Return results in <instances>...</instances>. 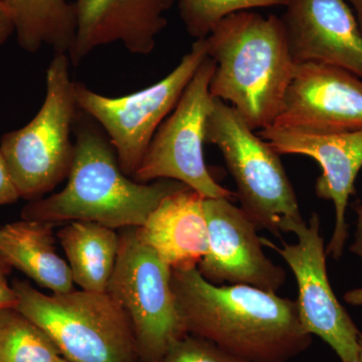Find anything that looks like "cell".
<instances>
[{
	"mask_svg": "<svg viewBox=\"0 0 362 362\" xmlns=\"http://www.w3.org/2000/svg\"><path fill=\"white\" fill-rule=\"evenodd\" d=\"M75 154L63 190L28 202L21 218L56 225L92 221L114 228H139L162 199L187 185L171 180L140 183L123 173L108 136L86 112L78 108Z\"/></svg>",
	"mask_w": 362,
	"mask_h": 362,
	"instance_id": "2",
	"label": "cell"
},
{
	"mask_svg": "<svg viewBox=\"0 0 362 362\" xmlns=\"http://www.w3.org/2000/svg\"><path fill=\"white\" fill-rule=\"evenodd\" d=\"M320 225L318 214L313 213L308 223L300 221L290 228L296 244L278 247L262 242L282 257L296 279L298 314L306 332L327 343L340 361L358 362L361 332L331 287Z\"/></svg>",
	"mask_w": 362,
	"mask_h": 362,
	"instance_id": "10",
	"label": "cell"
},
{
	"mask_svg": "<svg viewBox=\"0 0 362 362\" xmlns=\"http://www.w3.org/2000/svg\"><path fill=\"white\" fill-rule=\"evenodd\" d=\"M206 142L220 149L237 185L240 209L258 230L279 237L289 233L293 223L303 221L280 154L255 134L235 109L218 98L207 118Z\"/></svg>",
	"mask_w": 362,
	"mask_h": 362,
	"instance_id": "5",
	"label": "cell"
},
{
	"mask_svg": "<svg viewBox=\"0 0 362 362\" xmlns=\"http://www.w3.org/2000/svg\"><path fill=\"white\" fill-rule=\"evenodd\" d=\"M209 250L197 266L202 277L216 285H249L277 293L286 272L263 251L258 228L232 199H204Z\"/></svg>",
	"mask_w": 362,
	"mask_h": 362,
	"instance_id": "11",
	"label": "cell"
},
{
	"mask_svg": "<svg viewBox=\"0 0 362 362\" xmlns=\"http://www.w3.org/2000/svg\"><path fill=\"white\" fill-rule=\"evenodd\" d=\"M259 137L280 156L296 154L318 162L322 173L317 178L315 194L332 202L335 225L326 254L339 259L349 240L346 209L356 194V180L362 168V130L342 133H311L270 126L259 130Z\"/></svg>",
	"mask_w": 362,
	"mask_h": 362,
	"instance_id": "12",
	"label": "cell"
},
{
	"mask_svg": "<svg viewBox=\"0 0 362 362\" xmlns=\"http://www.w3.org/2000/svg\"><path fill=\"white\" fill-rule=\"evenodd\" d=\"M280 16L295 65L337 66L362 78V32L345 0H287Z\"/></svg>",
	"mask_w": 362,
	"mask_h": 362,
	"instance_id": "14",
	"label": "cell"
},
{
	"mask_svg": "<svg viewBox=\"0 0 362 362\" xmlns=\"http://www.w3.org/2000/svg\"><path fill=\"white\" fill-rule=\"evenodd\" d=\"M13 21L18 45L35 52L49 45L54 54H68L76 28L75 4L66 0H4Z\"/></svg>",
	"mask_w": 362,
	"mask_h": 362,
	"instance_id": "19",
	"label": "cell"
},
{
	"mask_svg": "<svg viewBox=\"0 0 362 362\" xmlns=\"http://www.w3.org/2000/svg\"><path fill=\"white\" fill-rule=\"evenodd\" d=\"M206 40H195L175 70L156 84L122 97H107L74 82L76 103L108 136L119 165L132 178L152 138L180 101L183 90L206 59Z\"/></svg>",
	"mask_w": 362,
	"mask_h": 362,
	"instance_id": "8",
	"label": "cell"
},
{
	"mask_svg": "<svg viewBox=\"0 0 362 362\" xmlns=\"http://www.w3.org/2000/svg\"><path fill=\"white\" fill-rule=\"evenodd\" d=\"M204 40L207 57L216 63L211 94L235 109L252 130L273 125L296 66L280 16L240 11Z\"/></svg>",
	"mask_w": 362,
	"mask_h": 362,
	"instance_id": "3",
	"label": "cell"
},
{
	"mask_svg": "<svg viewBox=\"0 0 362 362\" xmlns=\"http://www.w3.org/2000/svg\"><path fill=\"white\" fill-rule=\"evenodd\" d=\"M178 0H77V28L68 52L78 66L93 49L121 42L133 54H148L168 25L164 13Z\"/></svg>",
	"mask_w": 362,
	"mask_h": 362,
	"instance_id": "15",
	"label": "cell"
},
{
	"mask_svg": "<svg viewBox=\"0 0 362 362\" xmlns=\"http://www.w3.org/2000/svg\"><path fill=\"white\" fill-rule=\"evenodd\" d=\"M74 283L85 291L106 293L115 269L120 233L92 221H70L58 232Z\"/></svg>",
	"mask_w": 362,
	"mask_h": 362,
	"instance_id": "18",
	"label": "cell"
},
{
	"mask_svg": "<svg viewBox=\"0 0 362 362\" xmlns=\"http://www.w3.org/2000/svg\"><path fill=\"white\" fill-rule=\"evenodd\" d=\"M16 308L49 335L71 362H140L125 312L108 293L73 290L45 294L14 280Z\"/></svg>",
	"mask_w": 362,
	"mask_h": 362,
	"instance_id": "4",
	"label": "cell"
},
{
	"mask_svg": "<svg viewBox=\"0 0 362 362\" xmlns=\"http://www.w3.org/2000/svg\"><path fill=\"white\" fill-rule=\"evenodd\" d=\"M343 300L351 306H362V288L349 290L345 293Z\"/></svg>",
	"mask_w": 362,
	"mask_h": 362,
	"instance_id": "27",
	"label": "cell"
},
{
	"mask_svg": "<svg viewBox=\"0 0 362 362\" xmlns=\"http://www.w3.org/2000/svg\"><path fill=\"white\" fill-rule=\"evenodd\" d=\"M56 344L16 307L0 309V362H58Z\"/></svg>",
	"mask_w": 362,
	"mask_h": 362,
	"instance_id": "20",
	"label": "cell"
},
{
	"mask_svg": "<svg viewBox=\"0 0 362 362\" xmlns=\"http://www.w3.org/2000/svg\"><path fill=\"white\" fill-rule=\"evenodd\" d=\"M11 268L0 257V309L11 308L18 304V298L13 288V283H9Z\"/></svg>",
	"mask_w": 362,
	"mask_h": 362,
	"instance_id": "24",
	"label": "cell"
},
{
	"mask_svg": "<svg viewBox=\"0 0 362 362\" xmlns=\"http://www.w3.org/2000/svg\"><path fill=\"white\" fill-rule=\"evenodd\" d=\"M351 7L362 32V0H345Z\"/></svg>",
	"mask_w": 362,
	"mask_h": 362,
	"instance_id": "28",
	"label": "cell"
},
{
	"mask_svg": "<svg viewBox=\"0 0 362 362\" xmlns=\"http://www.w3.org/2000/svg\"><path fill=\"white\" fill-rule=\"evenodd\" d=\"M14 33L13 18L4 0H0V45L4 44Z\"/></svg>",
	"mask_w": 362,
	"mask_h": 362,
	"instance_id": "25",
	"label": "cell"
},
{
	"mask_svg": "<svg viewBox=\"0 0 362 362\" xmlns=\"http://www.w3.org/2000/svg\"><path fill=\"white\" fill-rule=\"evenodd\" d=\"M176 307L187 334L250 362H288L312 344L296 301L249 285H216L197 268L171 270Z\"/></svg>",
	"mask_w": 362,
	"mask_h": 362,
	"instance_id": "1",
	"label": "cell"
},
{
	"mask_svg": "<svg viewBox=\"0 0 362 362\" xmlns=\"http://www.w3.org/2000/svg\"><path fill=\"white\" fill-rule=\"evenodd\" d=\"M68 54H54L47 71L42 108L25 127L2 136L0 151L21 197L42 199L70 173L75 154L71 142L78 107Z\"/></svg>",
	"mask_w": 362,
	"mask_h": 362,
	"instance_id": "6",
	"label": "cell"
},
{
	"mask_svg": "<svg viewBox=\"0 0 362 362\" xmlns=\"http://www.w3.org/2000/svg\"><path fill=\"white\" fill-rule=\"evenodd\" d=\"M358 362H362V332L361 333V337H359V361Z\"/></svg>",
	"mask_w": 362,
	"mask_h": 362,
	"instance_id": "29",
	"label": "cell"
},
{
	"mask_svg": "<svg viewBox=\"0 0 362 362\" xmlns=\"http://www.w3.org/2000/svg\"><path fill=\"white\" fill-rule=\"evenodd\" d=\"M204 197L187 187L164 197L146 221L136 228L138 237L171 270L197 268L209 250Z\"/></svg>",
	"mask_w": 362,
	"mask_h": 362,
	"instance_id": "16",
	"label": "cell"
},
{
	"mask_svg": "<svg viewBox=\"0 0 362 362\" xmlns=\"http://www.w3.org/2000/svg\"><path fill=\"white\" fill-rule=\"evenodd\" d=\"M156 362H250L204 338L187 334Z\"/></svg>",
	"mask_w": 362,
	"mask_h": 362,
	"instance_id": "22",
	"label": "cell"
},
{
	"mask_svg": "<svg viewBox=\"0 0 362 362\" xmlns=\"http://www.w3.org/2000/svg\"><path fill=\"white\" fill-rule=\"evenodd\" d=\"M356 213L357 214L356 228L354 242L349 247V251L361 259L362 265V204L356 207Z\"/></svg>",
	"mask_w": 362,
	"mask_h": 362,
	"instance_id": "26",
	"label": "cell"
},
{
	"mask_svg": "<svg viewBox=\"0 0 362 362\" xmlns=\"http://www.w3.org/2000/svg\"><path fill=\"white\" fill-rule=\"evenodd\" d=\"M54 223L21 220L0 226V257L52 293L75 290L66 259L56 247Z\"/></svg>",
	"mask_w": 362,
	"mask_h": 362,
	"instance_id": "17",
	"label": "cell"
},
{
	"mask_svg": "<svg viewBox=\"0 0 362 362\" xmlns=\"http://www.w3.org/2000/svg\"><path fill=\"white\" fill-rule=\"evenodd\" d=\"M214 69V59L206 57L175 108L157 129L133 180L140 183L176 180L204 199L235 197L214 180L204 162L206 121L216 99L209 90Z\"/></svg>",
	"mask_w": 362,
	"mask_h": 362,
	"instance_id": "9",
	"label": "cell"
},
{
	"mask_svg": "<svg viewBox=\"0 0 362 362\" xmlns=\"http://www.w3.org/2000/svg\"><path fill=\"white\" fill-rule=\"evenodd\" d=\"M287 0H178L180 18L195 40H206L221 21L240 11L285 6Z\"/></svg>",
	"mask_w": 362,
	"mask_h": 362,
	"instance_id": "21",
	"label": "cell"
},
{
	"mask_svg": "<svg viewBox=\"0 0 362 362\" xmlns=\"http://www.w3.org/2000/svg\"><path fill=\"white\" fill-rule=\"evenodd\" d=\"M107 293L129 319L140 362H156L187 335L171 287V268L138 237L123 228Z\"/></svg>",
	"mask_w": 362,
	"mask_h": 362,
	"instance_id": "7",
	"label": "cell"
},
{
	"mask_svg": "<svg viewBox=\"0 0 362 362\" xmlns=\"http://www.w3.org/2000/svg\"><path fill=\"white\" fill-rule=\"evenodd\" d=\"M272 126L311 133L362 130V78L324 64L296 65Z\"/></svg>",
	"mask_w": 362,
	"mask_h": 362,
	"instance_id": "13",
	"label": "cell"
},
{
	"mask_svg": "<svg viewBox=\"0 0 362 362\" xmlns=\"http://www.w3.org/2000/svg\"><path fill=\"white\" fill-rule=\"evenodd\" d=\"M20 199V192L7 168L6 159L0 151V206L13 204Z\"/></svg>",
	"mask_w": 362,
	"mask_h": 362,
	"instance_id": "23",
	"label": "cell"
},
{
	"mask_svg": "<svg viewBox=\"0 0 362 362\" xmlns=\"http://www.w3.org/2000/svg\"><path fill=\"white\" fill-rule=\"evenodd\" d=\"M58 362H71V361H68V359L64 358L63 356H61V357H59Z\"/></svg>",
	"mask_w": 362,
	"mask_h": 362,
	"instance_id": "30",
	"label": "cell"
}]
</instances>
